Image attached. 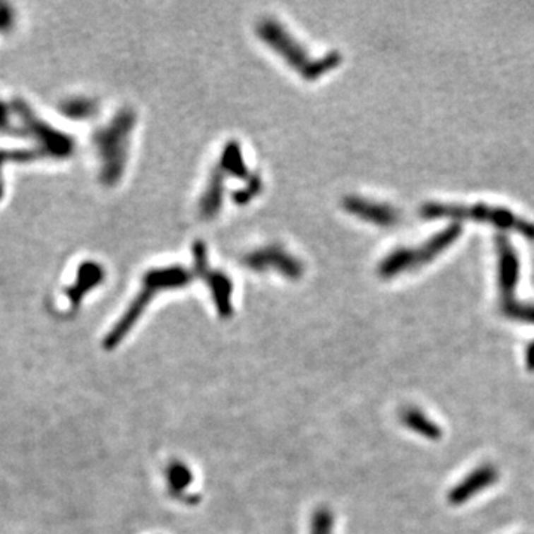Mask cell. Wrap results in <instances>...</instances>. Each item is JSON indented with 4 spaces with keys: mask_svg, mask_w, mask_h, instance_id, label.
<instances>
[{
    "mask_svg": "<svg viewBox=\"0 0 534 534\" xmlns=\"http://www.w3.org/2000/svg\"><path fill=\"white\" fill-rule=\"evenodd\" d=\"M259 37L292 67L306 81L319 79L326 71L336 69L341 63V55L337 51L324 57L310 55L303 44L292 37L288 30L273 18H263L257 27Z\"/></svg>",
    "mask_w": 534,
    "mask_h": 534,
    "instance_id": "obj_1",
    "label": "cell"
},
{
    "mask_svg": "<svg viewBox=\"0 0 534 534\" xmlns=\"http://www.w3.org/2000/svg\"><path fill=\"white\" fill-rule=\"evenodd\" d=\"M193 280V273L183 266H168L159 269L148 271L143 278L141 291L132 300L122 318L110 330L102 341V348L106 350H113L119 343L128 336L129 330L137 324L140 316L144 314L146 307L150 304L155 295L165 290L184 288Z\"/></svg>",
    "mask_w": 534,
    "mask_h": 534,
    "instance_id": "obj_2",
    "label": "cell"
},
{
    "mask_svg": "<svg viewBox=\"0 0 534 534\" xmlns=\"http://www.w3.org/2000/svg\"><path fill=\"white\" fill-rule=\"evenodd\" d=\"M134 125H136V113L131 109H124L107 126L98 129L94 136V144L101 159L100 178L106 186H114L125 171Z\"/></svg>",
    "mask_w": 534,
    "mask_h": 534,
    "instance_id": "obj_3",
    "label": "cell"
},
{
    "mask_svg": "<svg viewBox=\"0 0 534 534\" xmlns=\"http://www.w3.org/2000/svg\"><path fill=\"white\" fill-rule=\"evenodd\" d=\"M420 217L425 220H470L478 222H488L502 230H512L524 235L527 239H534V225L531 221L518 217L515 213L502 206H492L487 203L458 205L429 202L420 208Z\"/></svg>",
    "mask_w": 534,
    "mask_h": 534,
    "instance_id": "obj_4",
    "label": "cell"
},
{
    "mask_svg": "<svg viewBox=\"0 0 534 534\" xmlns=\"http://www.w3.org/2000/svg\"><path fill=\"white\" fill-rule=\"evenodd\" d=\"M462 232L463 227L458 222H453V225L435 233L429 241L417 247L396 248L379 264V275L384 279H391L400 273L420 269V267L429 264L449 247H451Z\"/></svg>",
    "mask_w": 534,
    "mask_h": 534,
    "instance_id": "obj_5",
    "label": "cell"
},
{
    "mask_svg": "<svg viewBox=\"0 0 534 534\" xmlns=\"http://www.w3.org/2000/svg\"><path fill=\"white\" fill-rule=\"evenodd\" d=\"M497 284L502 314L514 321L534 324V304L516 300L519 259L512 244L504 236L496 237Z\"/></svg>",
    "mask_w": 534,
    "mask_h": 534,
    "instance_id": "obj_6",
    "label": "cell"
},
{
    "mask_svg": "<svg viewBox=\"0 0 534 534\" xmlns=\"http://www.w3.org/2000/svg\"><path fill=\"white\" fill-rule=\"evenodd\" d=\"M12 112L18 116L21 124L25 128V134H32L35 138L39 140L42 144L40 148L47 153V156L52 158H67L73 152V140L66 136V134L57 131L47 122L33 113L28 104L20 98H15L12 101Z\"/></svg>",
    "mask_w": 534,
    "mask_h": 534,
    "instance_id": "obj_7",
    "label": "cell"
},
{
    "mask_svg": "<svg viewBox=\"0 0 534 534\" xmlns=\"http://www.w3.org/2000/svg\"><path fill=\"white\" fill-rule=\"evenodd\" d=\"M193 260H195V272L199 275L205 282L208 288L213 292V300L217 306L220 316L227 318L232 315L233 304H232V294H233V284L227 275L221 271L213 269L208 261V252L203 242L198 241L193 244Z\"/></svg>",
    "mask_w": 534,
    "mask_h": 534,
    "instance_id": "obj_8",
    "label": "cell"
},
{
    "mask_svg": "<svg viewBox=\"0 0 534 534\" xmlns=\"http://www.w3.org/2000/svg\"><path fill=\"white\" fill-rule=\"evenodd\" d=\"M241 263L256 272L273 269L288 279H299L304 272L303 263L279 245H267L248 252Z\"/></svg>",
    "mask_w": 534,
    "mask_h": 534,
    "instance_id": "obj_9",
    "label": "cell"
},
{
    "mask_svg": "<svg viewBox=\"0 0 534 534\" xmlns=\"http://www.w3.org/2000/svg\"><path fill=\"white\" fill-rule=\"evenodd\" d=\"M343 208L352 215L358 217L364 221L373 222L380 227H391L399 221L400 214L395 206L379 202L374 199H368L362 196H348L343 199Z\"/></svg>",
    "mask_w": 534,
    "mask_h": 534,
    "instance_id": "obj_10",
    "label": "cell"
},
{
    "mask_svg": "<svg viewBox=\"0 0 534 534\" xmlns=\"http://www.w3.org/2000/svg\"><path fill=\"white\" fill-rule=\"evenodd\" d=\"M499 480V472L493 465H481L473 469L468 477L456 484L447 494L449 503L458 506L469 502L473 496H478L484 490L492 487Z\"/></svg>",
    "mask_w": 534,
    "mask_h": 534,
    "instance_id": "obj_11",
    "label": "cell"
},
{
    "mask_svg": "<svg viewBox=\"0 0 534 534\" xmlns=\"http://www.w3.org/2000/svg\"><path fill=\"white\" fill-rule=\"evenodd\" d=\"M225 177L226 174L218 165L210 174V180L205 186V191L199 202V214L203 220L214 218L220 211L222 198H225Z\"/></svg>",
    "mask_w": 534,
    "mask_h": 534,
    "instance_id": "obj_12",
    "label": "cell"
},
{
    "mask_svg": "<svg viewBox=\"0 0 534 534\" xmlns=\"http://www.w3.org/2000/svg\"><path fill=\"white\" fill-rule=\"evenodd\" d=\"M104 279V271L98 263L85 261L79 266L78 276L74 284L67 290L69 302L73 307H78L86 292L95 288L100 282Z\"/></svg>",
    "mask_w": 534,
    "mask_h": 534,
    "instance_id": "obj_13",
    "label": "cell"
},
{
    "mask_svg": "<svg viewBox=\"0 0 534 534\" xmlns=\"http://www.w3.org/2000/svg\"><path fill=\"white\" fill-rule=\"evenodd\" d=\"M400 422L407 426V429L413 430V432L419 434L420 437H425L430 441H438L442 437L441 427L430 420L427 415L419 410V408H407L403 414H400Z\"/></svg>",
    "mask_w": 534,
    "mask_h": 534,
    "instance_id": "obj_14",
    "label": "cell"
},
{
    "mask_svg": "<svg viewBox=\"0 0 534 534\" xmlns=\"http://www.w3.org/2000/svg\"><path fill=\"white\" fill-rule=\"evenodd\" d=\"M218 167L225 174H230L233 177L242 178V180H248V178L252 175L249 170L247 168L241 146L236 141H229L225 147H222Z\"/></svg>",
    "mask_w": 534,
    "mask_h": 534,
    "instance_id": "obj_15",
    "label": "cell"
},
{
    "mask_svg": "<svg viewBox=\"0 0 534 534\" xmlns=\"http://www.w3.org/2000/svg\"><path fill=\"white\" fill-rule=\"evenodd\" d=\"M61 113L73 121H86L97 112L95 102L88 98H70L59 106Z\"/></svg>",
    "mask_w": 534,
    "mask_h": 534,
    "instance_id": "obj_16",
    "label": "cell"
},
{
    "mask_svg": "<svg viewBox=\"0 0 534 534\" xmlns=\"http://www.w3.org/2000/svg\"><path fill=\"white\" fill-rule=\"evenodd\" d=\"M168 480L172 492L182 493L183 490L187 488V485L191 482V472L190 469L183 463H174L168 469Z\"/></svg>",
    "mask_w": 534,
    "mask_h": 534,
    "instance_id": "obj_17",
    "label": "cell"
},
{
    "mask_svg": "<svg viewBox=\"0 0 534 534\" xmlns=\"http://www.w3.org/2000/svg\"><path fill=\"white\" fill-rule=\"evenodd\" d=\"M47 158L42 148H21V150H2L0 152V168L5 162H30Z\"/></svg>",
    "mask_w": 534,
    "mask_h": 534,
    "instance_id": "obj_18",
    "label": "cell"
},
{
    "mask_svg": "<svg viewBox=\"0 0 534 534\" xmlns=\"http://www.w3.org/2000/svg\"><path fill=\"white\" fill-rule=\"evenodd\" d=\"M261 189H263V180L257 174H252L247 180V186L242 187L241 190H237L236 193H233V201L235 203H241V205L247 203L252 198L257 196Z\"/></svg>",
    "mask_w": 534,
    "mask_h": 534,
    "instance_id": "obj_19",
    "label": "cell"
},
{
    "mask_svg": "<svg viewBox=\"0 0 534 534\" xmlns=\"http://www.w3.org/2000/svg\"><path fill=\"white\" fill-rule=\"evenodd\" d=\"M312 534H333V515L328 509H319L314 515Z\"/></svg>",
    "mask_w": 534,
    "mask_h": 534,
    "instance_id": "obj_20",
    "label": "cell"
},
{
    "mask_svg": "<svg viewBox=\"0 0 534 534\" xmlns=\"http://www.w3.org/2000/svg\"><path fill=\"white\" fill-rule=\"evenodd\" d=\"M0 132L13 134V136H20L18 129L15 128L9 119V109L4 102H0Z\"/></svg>",
    "mask_w": 534,
    "mask_h": 534,
    "instance_id": "obj_21",
    "label": "cell"
},
{
    "mask_svg": "<svg viewBox=\"0 0 534 534\" xmlns=\"http://www.w3.org/2000/svg\"><path fill=\"white\" fill-rule=\"evenodd\" d=\"M13 20V13L8 5H0V32H5L11 25Z\"/></svg>",
    "mask_w": 534,
    "mask_h": 534,
    "instance_id": "obj_22",
    "label": "cell"
},
{
    "mask_svg": "<svg viewBox=\"0 0 534 534\" xmlns=\"http://www.w3.org/2000/svg\"><path fill=\"white\" fill-rule=\"evenodd\" d=\"M526 365L528 368V371H534V341H531V343L528 345L527 350H526Z\"/></svg>",
    "mask_w": 534,
    "mask_h": 534,
    "instance_id": "obj_23",
    "label": "cell"
},
{
    "mask_svg": "<svg viewBox=\"0 0 534 534\" xmlns=\"http://www.w3.org/2000/svg\"><path fill=\"white\" fill-rule=\"evenodd\" d=\"M2 195H4V184H2V180H0V199H2Z\"/></svg>",
    "mask_w": 534,
    "mask_h": 534,
    "instance_id": "obj_24",
    "label": "cell"
}]
</instances>
